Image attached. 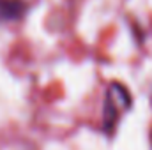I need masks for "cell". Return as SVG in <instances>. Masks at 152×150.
I'll list each match as a JSON object with an SVG mask.
<instances>
[{
	"mask_svg": "<svg viewBox=\"0 0 152 150\" xmlns=\"http://www.w3.org/2000/svg\"><path fill=\"white\" fill-rule=\"evenodd\" d=\"M131 95L127 92V88L120 83H112L106 88L104 94V106H103V131L112 133L118 122V118L122 117V113H126L131 108Z\"/></svg>",
	"mask_w": 152,
	"mask_h": 150,
	"instance_id": "6da1fadb",
	"label": "cell"
},
{
	"mask_svg": "<svg viewBox=\"0 0 152 150\" xmlns=\"http://www.w3.org/2000/svg\"><path fill=\"white\" fill-rule=\"evenodd\" d=\"M27 12L23 0H0V21H16Z\"/></svg>",
	"mask_w": 152,
	"mask_h": 150,
	"instance_id": "7a4b0ae2",
	"label": "cell"
}]
</instances>
